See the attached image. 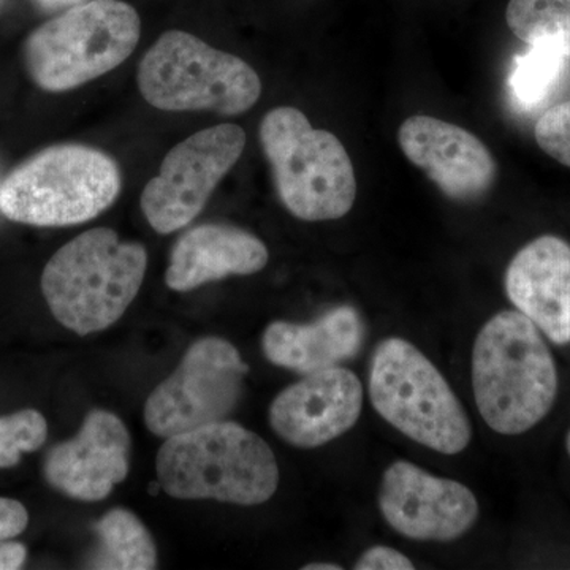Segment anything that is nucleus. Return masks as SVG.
I'll use <instances>...</instances> for the list:
<instances>
[{"instance_id": "39448f33", "label": "nucleus", "mask_w": 570, "mask_h": 570, "mask_svg": "<svg viewBox=\"0 0 570 570\" xmlns=\"http://www.w3.org/2000/svg\"><path fill=\"white\" fill-rule=\"evenodd\" d=\"M261 142L288 213L322 223L351 212L356 198L354 165L336 135L314 129L294 107H277L262 119Z\"/></svg>"}, {"instance_id": "a878e982", "label": "nucleus", "mask_w": 570, "mask_h": 570, "mask_svg": "<svg viewBox=\"0 0 570 570\" xmlns=\"http://www.w3.org/2000/svg\"><path fill=\"white\" fill-rule=\"evenodd\" d=\"M305 570H341V566L330 564V562H314V564H307Z\"/></svg>"}, {"instance_id": "4be33fe9", "label": "nucleus", "mask_w": 570, "mask_h": 570, "mask_svg": "<svg viewBox=\"0 0 570 570\" xmlns=\"http://www.w3.org/2000/svg\"><path fill=\"white\" fill-rule=\"evenodd\" d=\"M29 513L17 499L0 498V570H17L24 564L28 550L18 535L26 531Z\"/></svg>"}, {"instance_id": "aec40b11", "label": "nucleus", "mask_w": 570, "mask_h": 570, "mask_svg": "<svg viewBox=\"0 0 570 570\" xmlns=\"http://www.w3.org/2000/svg\"><path fill=\"white\" fill-rule=\"evenodd\" d=\"M564 56L546 45H531V50L515 59L510 73V91L523 108L539 107L560 81Z\"/></svg>"}, {"instance_id": "4468645a", "label": "nucleus", "mask_w": 570, "mask_h": 570, "mask_svg": "<svg viewBox=\"0 0 570 570\" xmlns=\"http://www.w3.org/2000/svg\"><path fill=\"white\" fill-rule=\"evenodd\" d=\"M129 455L130 436L122 420L97 409L77 436L50 450L45 479L71 499L102 501L129 474Z\"/></svg>"}, {"instance_id": "0eeeda50", "label": "nucleus", "mask_w": 570, "mask_h": 570, "mask_svg": "<svg viewBox=\"0 0 570 570\" xmlns=\"http://www.w3.org/2000/svg\"><path fill=\"white\" fill-rule=\"evenodd\" d=\"M371 404L404 436L444 455H456L472 438L459 396L434 363L403 337H387L370 366Z\"/></svg>"}, {"instance_id": "20e7f679", "label": "nucleus", "mask_w": 570, "mask_h": 570, "mask_svg": "<svg viewBox=\"0 0 570 570\" xmlns=\"http://www.w3.org/2000/svg\"><path fill=\"white\" fill-rule=\"evenodd\" d=\"M118 164L85 145H55L29 157L0 184V213L13 223L66 227L88 223L121 193Z\"/></svg>"}, {"instance_id": "a211bd4d", "label": "nucleus", "mask_w": 570, "mask_h": 570, "mask_svg": "<svg viewBox=\"0 0 570 570\" xmlns=\"http://www.w3.org/2000/svg\"><path fill=\"white\" fill-rule=\"evenodd\" d=\"M100 547L89 568L112 570H151L157 566L156 543L145 524L126 509H112L97 521Z\"/></svg>"}, {"instance_id": "6e6552de", "label": "nucleus", "mask_w": 570, "mask_h": 570, "mask_svg": "<svg viewBox=\"0 0 570 570\" xmlns=\"http://www.w3.org/2000/svg\"><path fill=\"white\" fill-rule=\"evenodd\" d=\"M138 88L159 110L235 116L257 104L262 81L249 63L230 52L216 50L193 33L168 31L141 59Z\"/></svg>"}, {"instance_id": "f257e3e1", "label": "nucleus", "mask_w": 570, "mask_h": 570, "mask_svg": "<svg viewBox=\"0 0 570 570\" xmlns=\"http://www.w3.org/2000/svg\"><path fill=\"white\" fill-rule=\"evenodd\" d=\"M475 406L491 430L527 433L558 395V371L542 333L519 311H502L480 330L472 348Z\"/></svg>"}, {"instance_id": "f03ea898", "label": "nucleus", "mask_w": 570, "mask_h": 570, "mask_svg": "<svg viewBox=\"0 0 570 570\" xmlns=\"http://www.w3.org/2000/svg\"><path fill=\"white\" fill-rule=\"evenodd\" d=\"M148 253L92 228L62 246L45 266L41 292L59 324L77 335L102 332L124 316L140 292Z\"/></svg>"}, {"instance_id": "9b49d317", "label": "nucleus", "mask_w": 570, "mask_h": 570, "mask_svg": "<svg viewBox=\"0 0 570 570\" xmlns=\"http://www.w3.org/2000/svg\"><path fill=\"white\" fill-rule=\"evenodd\" d=\"M379 509L397 534L422 542L459 539L480 513L478 498L466 485L436 478L409 461L390 464L382 475Z\"/></svg>"}, {"instance_id": "ddd939ff", "label": "nucleus", "mask_w": 570, "mask_h": 570, "mask_svg": "<svg viewBox=\"0 0 570 570\" xmlns=\"http://www.w3.org/2000/svg\"><path fill=\"white\" fill-rule=\"evenodd\" d=\"M397 141L409 163L452 200H480L497 181V160L485 142L455 124L412 116L401 124Z\"/></svg>"}, {"instance_id": "9d476101", "label": "nucleus", "mask_w": 570, "mask_h": 570, "mask_svg": "<svg viewBox=\"0 0 570 570\" xmlns=\"http://www.w3.org/2000/svg\"><path fill=\"white\" fill-rule=\"evenodd\" d=\"M245 146V130L236 124L208 127L176 145L141 194V212L154 230L168 235L193 223Z\"/></svg>"}, {"instance_id": "f3484780", "label": "nucleus", "mask_w": 570, "mask_h": 570, "mask_svg": "<svg viewBox=\"0 0 570 570\" xmlns=\"http://www.w3.org/2000/svg\"><path fill=\"white\" fill-rule=\"evenodd\" d=\"M365 325L358 311L340 306L311 324L273 322L262 337L264 354L273 365L299 374L317 373L358 354Z\"/></svg>"}, {"instance_id": "1a4fd4ad", "label": "nucleus", "mask_w": 570, "mask_h": 570, "mask_svg": "<svg viewBox=\"0 0 570 570\" xmlns=\"http://www.w3.org/2000/svg\"><path fill=\"white\" fill-rule=\"evenodd\" d=\"M247 371L234 344L216 336L197 341L146 401V426L168 439L224 422L238 406Z\"/></svg>"}, {"instance_id": "412c9836", "label": "nucleus", "mask_w": 570, "mask_h": 570, "mask_svg": "<svg viewBox=\"0 0 570 570\" xmlns=\"http://www.w3.org/2000/svg\"><path fill=\"white\" fill-rule=\"evenodd\" d=\"M48 438V423L39 411L24 409L0 417V469L17 466L22 453L39 450Z\"/></svg>"}, {"instance_id": "dca6fc26", "label": "nucleus", "mask_w": 570, "mask_h": 570, "mask_svg": "<svg viewBox=\"0 0 570 570\" xmlns=\"http://www.w3.org/2000/svg\"><path fill=\"white\" fill-rule=\"evenodd\" d=\"M268 249L257 236L227 224L190 228L176 242L165 283L189 292L228 276H249L268 264Z\"/></svg>"}, {"instance_id": "f8f14e48", "label": "nucleus", "mask_w": 570, "mask_h": 570, "mask_svg": "<svg viewBox=\"0 0 570 570\" xmlns=\"http://www.w3.org/2000/svg\"><path fill=\"white\" fill-rule=\"evenodd\" d=\"M362 381L343 366L305 374L283 390L269 407L273 431L299 449H316L343 436L358 422Z\"/></svg>"}, {"instance_id": "393cba45", "label": "nucleus", "mask_w": 570, "mask_h": 570, "mask_svg": "<svg viewBox=\"0 0 570 570\" xmlns=\"http://www.w3.org/2000/svg\"><path fill=\"white\" fill-rule=\"evenodd\" d=\"M39 2L43 3L45 7H50V9H59V7L78 6L81 0H39Z\"/></svg>"}, {"instance_id": "6ab92c4d", "label": "nucleus", "mask_w": 570, "mask_h": 570, "mask_svg": "<svg viewBox=\"0 0 570 570\" xmlns=\"http://www.w3.org/2000/svg\"><path fill=\"white\" fill-rule=\"evenodd\" d=\"M505 21L528 45H546L570 58V0H510Z\"/></svg>"}, {"instance_id": "bb28decb", "label": "nucleus", "mask_w": 570, "mask_h": 570, "mask_svg": "<svg viewBox=\"0 0 570 570\" xmlns=\"http://www.w3.org/2000/svg\"><path fill=\"white\" fill-rule=\"evenodd\" d=\"M566 444H568V452H569V455H570V431H569L568 441H566Z\"/></svg>"}, {"instance_id": "7ed1b4c3", "label": "nucleus", "mask_w": 570, "mask_h": 570, "mask_svg": "<svg viewBox=\"0 0 570 570\" xmlns=\"http://www.w3.org/2000/svg\"><path fill=\"white\" fill-rule=\"evenodd\" d=\"M159 487L176 499L264 504L279 485L275 453L238 423L224 422L165 439L156 461Z\"/></svg>"}, {"instance_id": "2eb2a0df", "label": "nucleus", "mask_w": 570, "mask_h": 570, "mask_svg": "<svg viewBox=\"0 0 570 570\" xmlns=\"http://www.w3.org/2000/svg\"><path fill=\"white\" fill-rule=\"evenodd\" d=\"M505 292L551 343H570L569 243L546 235L524 246L505 272Z\"/></svg>"}, {"instance_id": "423d86ee", "label": "nucleus", "mask_w": 570, "mask_h": 570, "mask_svg": "<svg viewBox=\"0 0 570 570\" xmlns=\"http://www.w3.org/2000/svg\"><path fill=\"white\" fill-rule=\"evenodd\" d=\"M140 28L137 10L121 0L78 3L29 33L22 61L43 91H70L121 66Z\"/></svg>"}, {"instance_id": "5701e85b", "label": "nucleus", "mask_w": 570, "mask_h": 570, "mask_svg": "<svg viewBox=\"0 0 570 570\" xmlns=\"http://www.w3.org/2000/svg\"><path fill=\"white\" fill-rule=\"evenodd\" d=\"M534 137L542 151L570 168V100L543 112Z\"/></svg>"}, {"instance_id": "b1692460", "label": "nucleus", "mask_w": 570, "mask_h": 570, "mask_svg": "<svg viewBox=\"0 0 570 570\" xmlns=\"http://www.w3.org/2000/svg\"><path fill=\"white\" fill-rule=\"evenodd\" d=\"M355 570H412L414 564L406 554L390 547L367 549L354 564Z\"/></svg>"}]
</instances>
